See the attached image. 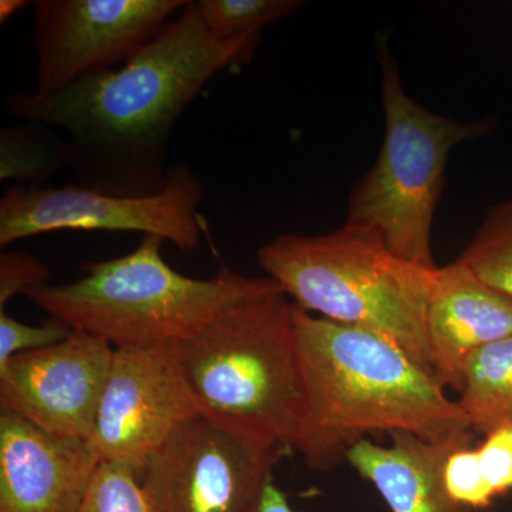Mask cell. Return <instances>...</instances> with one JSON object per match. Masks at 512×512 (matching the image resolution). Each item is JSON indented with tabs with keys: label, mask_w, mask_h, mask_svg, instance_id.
<instances>
[{
	"label": "cell",
	"mask_w": 512,
	"mask_h": 512,
	"mask_svg": "<svg viewBox=\"0 0 512 512\" xmlns=\"http://www.w3.org/2000/svg\"><path fill=\"white\" fill-rule=\"evenodd\" d=\"M259 37L218 40L188 2L119 69L90 74L53 96L9 94L15 119L62 128L74 184L117 197H147L165 187L178 119L212 77L244 66Z\"/></svg>",
	"instance_id": "cell-1"
},
{
	"label": "cell",
	"mask_w": 512,
	"mask_h": 512,
	"mask_svg": "<svg viewBox=\"0 0 512 512\" xmlns=\"http://www.w3.org/2000/svg\"><path fill=\"white\" fill-rule=\"evenodd\" d=\"M292 315L308 399L299 454L312 470L339 466L366 434L444 441L471 430L439 380L390 340L295 305Z\"/></svg>",
	"instance_id": "cell-2"
},
{
	"label": "cell",
	"mask_w": 512,
	"mask_h": 512,
	"mask_svg": "<svg viewBox=\"0 0 512 512\" xmlns=\"http://www.w3.org/2000/svg\"><path fill=\"white\" fill-rule=\"evenodd\" d=\"M163 242L144 235L130 254L90 262L77 281L37 286L25 296L70 329L131 349L181 342L222 312L281 291L269 276L227 266L210 279L180 274L164 261Z\"/></svg>",
	"instance_id": "cell-3"
},
{
	"label": "cell",
	"mask_w": 512,
	"mask_h": 512,
	"mask_svg": "<svg viewBox=\"0 0 512 512\" xmlns=\"http://www.w3.org/2000/svg\"><path fill=\"white\" fill-rule=\"evenodd\" d=\"M258 261L302 311L377 333L434 376L426 312L437 266L404 261L375 229L349 221L329 234L279 235Z\"/></svg>",
	"instance_id": "cell-4"
},
{
	"label": "cell",
	"mask_w": 512,
	"mask_h": 512,
	"mask_svg": "<svg viewBox=\"0 0 512 512\" xmlns=\"http://www.w3.org/2000/svg\"><path fill=\"white\" fill-rule=\"evenodd\" d=\"M292 309L282 291L241 303L178 342L177 352L202 414L299 453L308 399Z\"/></svg>",
	"instance_id": "cell-5"
},
{
	"label": "cell",
	"mask_w": 512,
	"mask_h": 512,
	"mask_svg": "<svg viewBox=\"0 0 512 512\" xmlns=\"http://www.w3.org/2000/svg\"><path fill=\"white\" fill-rule=\"evenodd\" d=\"M377 45L384 138L376 163L350 192L346 221L375 229L394 255L433 269L431 231L448 157L460 144L483 137L488 121L463 123L421 106L403 89L386 39Z\"/></svg>",
	"instance_id": "cell-6"
},
{
	"label": "cell",
	"mask_w": 512,
	"mask_h": 512,
	"mask_svg": "<svg viewBox=\"0 0 512 512\" xmlns=\"http://www.w3.org/2000/svg\"><path fill=\"white\" fill-rule=\"evenodd\" d=\"M205 188L188 165L171 164L165 187L147 197H117L76 184L13 187L0 198V247L67 231L140 232L184 252L200 247L207 222L198 211Z\"/></svg>",
	"instance_id": "cell-7"
},
{
	"label": "cell",
	"mask_w": 512,
	"mask_h": 512,
	"mask_svg": "<svg viewBox=\"0 0 512 512\" xmlns=\"http://www.w3.org/2000/svg\"><path fill=\"white\" fill-rule=\"evenodd\" d=\"M288 453L272 437L201 413L174 431L140 480L154 512H252Z\"/></svg>",
	"instance_id": "cell-8"
},
{
	"label": "cell",
	"mask_w": 512,
	"mask_h": 512,
	"mask_svg": "<svg viewBox=\"0 0 512 512\" xmlns=\"http://www.w3.org/2000/svg\"><path fill=\"white\" fill-rule=\"evenodd\" d=\"M190 0L35 2L36 90L53 96L137 55Z\"/></svg>",
	"instance_id": "cell-9"
},
{
	"label": "cell",
	"mask_w": 512,
	"mask_h": 512,
	"mask_svg": "<svg viewBox=\"0 0 512 512\" xmlns=\"http://www.w3.org/2000/svg\"><path fill=\"white\" fill-rule=\"evenodd\" d=\"M198 414L177 343L116 349L90 444L101 463L130 467L140 477L174 431Z\"/></svg>",
	"instance_id": "cell-10"
},
{
	"label": "cell",
	"mask_w": 512,
	"mask_h": 512,
	"mask_svg": "<svg viewBox=\"0 0 512 512\" xmlns=\"http://www.w3.org/2000/svg\"><path fill=\"white\" fill-rule=\"evenodd\" d=\"M116 349L73 330L69 338L12 357L0 369V409L57 439L90 443Z\"/></svg>",
	"instance_id": "cell-11"
},
{
	"label": "cell",
	"mask_w": 512,
	"mask_h": 512,
	"mask_svg": "<svg viewBox=\"0 0 512 512\" xmlns=\"http://www.w3.org/2000/svg\"><path fill=\"white\" fill-rule=\"evenodd\" d=\"M100 464L92 444L0 413V512H79Z\"/></svg>",
	"instance_id": "cell-12"
},
{
	"label": "cell",
	"mask_w": 512,
	"mask_h": 512,
	"mask_svg": "<svg viewBox=\"0 0 512 512\" xmlns=\"http://www.w3.org/2000/svg\"><path fill=\"white\" fill-rule=\"evenodd\" d=\"M426 325L434 376L460 393L470 357L512 336V298L457 259L434 269Z\"/></svg>",
	"instance_id": "cell-13"
},
{
	"label": "cell",
	"mask_w": 512,
	"mask_h": 512,
	"mask_svg": "<svg viewBox=\"0 0 512 512\" xmlns=\"http://www.w3.org/2000/svg\"><path fill=\"white\" fill-rule=\"evenodd\" d=\"M390 446L362 439L349 447L346 461L375 485L392 512H477L447 493L444 466L461 444L473 443V430L444 441L393 431Z\"/></svg>",
	"instance_id": "cell-14"
},
{
	"label": "cell",
	"mask_w": 512,
	"mask_h": 512,
	"mask_svg": "<svg viewBox=\"0 0 512 512\" xmlns=\"http://www.w3.org/2000/svg\"><path fill=\"white\" fill-rule=\"evenodd\" d=\"M457 403L474 433L512 427V336L470 357Z\"/></svg>",
	"instance_id": "cell-15"
},
{
	"label": "cell",
	"mask_w": 512,
	"mask_h": 512,
	"mask_svg": "<svg viewBox=\"0 0 512 512\" xmlns=\"http://www.w3.org/2000/svg\"><path fill=\"white\" fill-rule=\"evenodd\" d=\"M67 168L66 140L49 126L23 121L0 130V181H16L18 187L45 188Z\"/></svg>",
	"instance_id": "cell-16"
},
{
	"label": "cell",
	"mask_w": 512,
	"mask_h": 512,
	"mask_svg": "<svg viewBox=\"0 0 512 512\" xmlns=\"http://www.w3.org/2000/svg\"><path fill=\"white\" fill-rule=\"evenodd\" d=\"M458 261L512 298V200L494 205Z\"/></svg>",
	"instance_id": "cell-17"
},
{
	"label": "cell",
	"mask_w": 512,
	"mask_h": 512,
	"mask_svg": "<svg viewBox=\"0 0 512 512\" xmlns=\"http://www.w3.org/2000/svg\"><path fill=\"white\" fill-rule=\"evenodd\" d=\"M302 0H197L205 29L218 40L261 36L265 26L289 18L301 10Z\"/></svg>",
	"instance_id": "cell-18"
},
{
	"label": "cell",
	"mask_w": 512,
	"mask_h": 512,
	"mask_svg": "<svg viewBox=\"0 0 512 512\" xmlns=\"http://www.w3.org/2000/svg\"><path fill=\"white\" fill-rule=\"evenodd\" d=\"M79 512H154L136 471L101 463Z\"/></svg>",
	"instance_id": "cell-19"
},
{
	"label": "cell",
	"mask_w": 512,
	"mask_h": 512,
	"mask_svg": "<svg viewBox=\"0 0 512 512\" xmlns=\"http://www.w3.org/2000/svg\"><path fill=\"white\" fill-rule=\"evenodd\" d=\"M444 484L454 501L471 510L490 507L497 498L487 483L473 443L461 444L448 456L444 466Z\"/></svg>",
	"instance_id": "cell-20"
},
{
	"label": "cell",
	"mask_w": 512,
	"mask_h": 512,
	"mask_svg": "<svg viewBox=\"0 0 512 512\" xmlns=\"http://www.w3.org/2000/svg\"><path fill=\"white\" fill-rule=\"evenodd\" d=\"M72 333L73 329L57 319L50 318L43 325L33 326L0 311V369L8 365L12 357L56 345Z\"/></svg>",
	"instance_id": "cell-21"
},
{
	"label": "cell",
	"mask_w": 512,
	"mask_h": 512,
	"mask_svg": "<svg viewBox=\"0 0 512 512\" xmlns=\"http://www.w3.org/2000/svg\"><path fill=\"white\" fill-rule=\"evenodd\" d=\"M49 268L26 251H8L0 255V311L16 295H26L37 286L46 285Z\"/></svg>",
	"instance_id": "cell-22"
},
{
	"label": "cell",
	"mask_w": 512,
	"mask_h": 512,
	"mask_svg": "<svg viewBox=\"0 0 512 512\" xmlns=\"http://www.w3.org/2000/svg\"><path fill=\"white\" fill-rule=\"evenodd\" d=\"M484 476L495 497L512 491V427L488 433L477 448Z\"/></svg>",
	"instance_id": "cell-23"
},
{
	"label": "cell",
	"mask_w": 512,
	"mask_h": 512,
	"mask_svg": "<svg viewBox=\"0 0 512 512\" xmlns=\"http://www.w3.org/2000/svg\"><path fill=\"white\" fill-rule=\"evenodd\" d=\"M252 512H299L289 503L288 495L276 485L274 477H268Z\"/></svg>",
	"instance_id": "cell-24"
},
{
	"label": "cell",
	"mask_w": 512,
	"mask_h": 512,
	"mask_svg": "<svg viewBox=\"0 0 512 512\" xmlns=\"http://www.w3.org/2000/svg\"><path fill=\"white\" fill-rule=\"evenodd\" d=\"M30 5H35V2H28V0H2L0 2V22H8L12 16L20 10L28 8Z\"/></svg>",
	"instance_id": "cell-25"
}]
</instances>
